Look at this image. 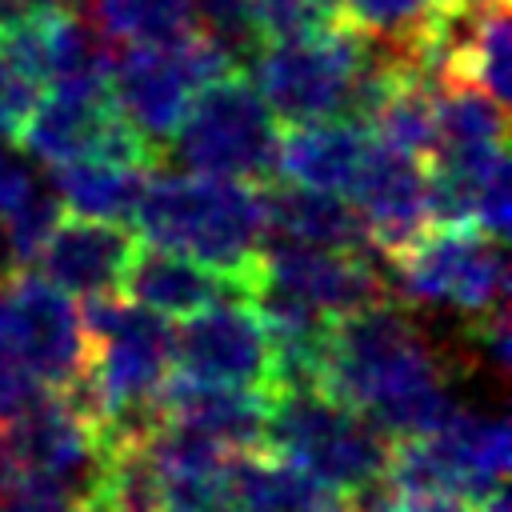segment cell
Instances as JSON below:
<instances>
[{
    "instance_id": "1",
    "label": "cell",
    "mask_w": 512,
    "mask_h": 512,
    "mask_svg": "<svg viewBox=\"0 0 512 512\" xmlns=\"http://www.w3.org/2000/svg\"><path fill=\"white\" fill-rule=\"evenodd\" d=\"M316 384L368 416L388 440L420 436L456 408L436 348L388 296L328 324Z\"/></svg>"
},
{
    "instance_id": "2",
    "label": "cell",
    "mask_w": 512,
    "mask_h": 512,
    "mask_svg": "<svg viewBox=\"0 0 512 512\" xmlns=\"http://www.w3.org/2000/svg\"><path fill=\"white\" fill-rule=\"evenodd\" d=\"M132 220L148 244L200 260L240 280L244 292L268 244V204L252 180L196 172L148 176Z\"/></svg>"
},
{
    "instance_id": "3",
    "label": "cell",
    "mask_w": 512,
    "mask_h": 512,
    "mask_svg": "<svg viewBox=\"0 0 512 512\" xmlns=\"http://www.w3.org/2000/svg\"><path fill=\"white\" fill-rule=\"evenodd\" d=\"M264 444H272L276 456L292 460L340 500L384 480L392 456V440L320 384L272 392Z\"/></svg>"
},
{
    "instance_id": "4",
    "label": "cell",
    "mask_w": 512,
    "mask_h": 512,
    "mask_svg": "<svg viewBox=\"0 0 512 512\" xmlns=\"http://www.w3.org/2000/svg\"><path fill=\"white\" fill-rule=\"evenodd\" d=\"M372 64V44L340 20L308 32L260 40L252 84L268 112L284 124L352 120L360 80Z\"/></svg>"
},
{
    "instance_id": "5",
    "label": "cell",
    "mask_w": 512,
    "mask_h": 512,
    "mask_svg": "<svg viewBox=\"0 0 512 512\" xmlns=\"http://www.w3.org/2000/svg\"><path fill=\"white\" fill-rule=\"evenodd\" d=\"M236 60L196 24L156 44H124L108 64V92L116 112L140 136V144L160 160L188 108V100Z\"/></svg>"
},
{
    "instance_id": "6",
    "label": "cell",
    "mask_w": 512,
    "mask_h": 512,
    "mask_svg": "<svg viewBox=\"0 0 512 512\" xmlns=\"http://www.w3.org/2000/svg\"><path fill=\"white\" fill-rule=\"evenodd\" d=\"M276 144H280V124L240 68L212 76L188 100L168 140V148L188 172L252 180V184L272 176Z\"/></svg>"
},
{
    "instance_id": "7",
    "label": "cell",
    "mask_w": 512,
    "mask_h": 512,
    "mask_svg": "<svg viewBox=\"0 0 512 512\" xmlns=\"http://www.w3.org/2000/svg\"><path fill=\"white\" fill-rule=\"evenodd\" d=\"M512 464V428L504 416L452 408L436 428L392 440L388 480L396 492H448L484 504L504 488Z\"/></svg>"
},
{
    "instance_id": "8",
    "label": "cell",
    "mask_w": 512,
    "mask_h": 512,
    "mask_svg": "<svg viewBox=\"0 0 512 512\" xmlns=\"http://www.w3.org/2000/svg\"><path fill=\"white\" fill-rule=\"evenodd\" d=\"M392 284L424 308H452L468 320L508 304V260L500 236L472 224L424 228L392 260Z\"/></svg>"
},
{
    "instance_id": "9",
    "label": "cell",
    "mask_w": 512,
    "mask_h": 512,
    "mask_svg": "<svg viewBox=\"0 0 512 512\" xmlns=\"http://www.w3.org/2000/svg\"><path fill=\"white\" fill-rule=\"evenodd\" d=\"M16 140L48 168L68 160H124L144 168L156 164V156L116 112L108 76L48 84V92L36 96L32 112L24 116Z\"/></svg>"
},
{
    "instance_id": "10",
    "label": "cell",
    "mask_w": 512,
    "mask_h": 512,
    "mask_svg": "<svg viewBox=\"0 0 512 512\" xmlns=\"http://www.w3.org/2000/svg\"><path fill=\"white\" fill-rule=\"evenodd\" d=\"M172 372L196 384L256 388L272 396L276 344L248 296L216 300L172 328Z\"/></svg>"
},
{
    "instance_id": "11",
    "label": "cell",
    "mask_w": 512,
    "mask_h": 512,
    "mask_svg": "<svg viewBox=\"0 0 512 512\" xmlns=\"http://www.w3.org/2000/svg\"><path fill=\"white\" fill-rule=\"evenodd\" d=\"M0 328L40 388L60 392L80 376L88 352L80 308L40 272L12 268L0 280Z\"/></svg>"
},
{
    "instance_id": "12",
    "label": "cell",
    "mask_w": 512,
    "mask_h": 512,
    "mask_svg": "<svg viewBox=\"0 0 512 512\" xmlns=\"http://www.w3.org/2000/svg\"><path fill=\"white\" fill-rule=\"evenodd\" d=\"M4 424H8L20 476H36L68 488L72 496L84 500V512H88L104 444H100V432L76 412V404L64 392H40Z\"/></svg>"
},
{
    "instance_id": "13",
    "label": "cell",
    "mask_w": 512,
    "mask_h": 512,
    "mask_svg": "<svg viewBox=\"0 0 512 512\" xmlns=\"http://www.w3.org/2000/svg\"><path fill=\"white\" fill-rule=\"evenodd\" d=\"M136 248L140 240L124 224L64 212L48 228L32 264L64 296H76V300L124 296V276L132 268Z\"/></svg>"
},
{
    "instance_id": "14",
    "label": "cell",
    "mask_w": 512,
    "mask_h": 512,
    "mask_svg": "<svg viewBox=\"0 0 512 512\" xmlns=\"http://www.w3.org/2000/svg\"><path fill=\"white\" fill-rule=\"evenodd\" d=\"M348 204L360 216L364 240L376 256H396L432 224L428 196V164L420 156H404L376 140L364 172L356 176Z\"/></svg>"
},
{
    "instance_id": "15",
    "label": "cell",
    "mask_w": 512,
    "mask_h": 512,
    "mask_svg": "<svg viewBox=\"0 0 512 512\" xmlns=\"http://www.w3.org/2000/svg\"><path fill=\"white\" fill-rule=\"evenodd\" d=\"M268 392L228 388V384H196L184 376H168L156 400V424L204 440L220 452H252L264 448L268 436Z\"/></svg>"
},
{
    "instance_id": "16",
    "label": "cell",
    "mask_w": 512,
    "mask_h": 512,
    "mask_svg": "<svg viewBox=\"0 0 512 512\" xmlns=\"http://www.w3.org/2000/svg\"><path fill=\"white\" fill-rule=\"evenodd\" d=\"M372 148H376V136L360 120L296 124L292 132H280L272 176H280L284 184L320 188L348 200Z\"/></svg>"
},
{
    "instance_id": "17",
    "label": "cell",
    "mask_w": 512,
    "mask_h": 512,
    "mask_svg": "<svg viewBox=\"0 0 512 512\" xmlns=\"http://www.w3.org/2000/svg\"><path fill=\"white\" fill-rule=\"evenodd\" d=\"M124 296L164 320H184L216 300L248 296V292L240 280H232L200 260H188L180 252L148 244V248H136V256H132V268L124 276Z\"/></svg>"
},
{
    "instance_id": "18",
    "label": "cell",
    "mask_w": 512,
    "mask_h": 512,
    "mask_svg": "<svg viewBox=\"0 0 512 512\" xmlns=\"http://www.w3.org/2000/svg\"><path fill=\"white\" fill-rule=\"evenodd\" d=\"M328 4H332V20L360 32L372 48L432 72V44L456 0H328Z\"/></svg>"
},
{
    "instance_id": "19",
    "label": "cell",
    "mask_w": 512,
    "mask_h": 512,
    "mask_svg": "<svg viewBox=\"0 0 512 512\" xmlns=\"http://www.w3.org/2000/svg\"><path fill=\"white\" fill-rule=\"evenodd\" d=\"M264 204H268V236L276 240L340 248V252H372L356 208L336 192L280 184V188H264Z\"/></svg>"
},
{
    "instance_id": "20",
    "label": "cell",
    "mask_w": 512,
    "mask_h": 512,
    "mask_svg": "<svg viewBox=\"0 0 512 512\" xmlns=\"http://www.w3.org/2000/svg\"><path fill=\"white\" fill-rule=\"evenodd\" d=\"M148 184L144 164L124 160H68L52 164V192L68 216H92V220H132L136 200Z\"/></svg>"
},
{
    "instance_id": "21",
    "label": "cell",
    "mask_w": 512,
    "mask_h": 512,
    "mask_svg": "<svg viewBox=\"0 0 512 512\" xmlns=\"http://www.w3.org/2000/svg\"><path fill=\"white\" fill-rule=\"evenodd\" d=\"M92 24L112 44H156L192 24V0H92Z\"/></svg>"
},
{
    "instance_id": "22",
    "label": "cell",
    "mask_w": 512,
    "mask_h": 512,
    "mask_svg": "<svg viewBox=\"0 0 512 512\" xmlns=\"http://www.w3.org/2000/svg\"><path fill=\"white\" fill-rule=\"evenodd\" d=\"M192 24L208 32L232 60L248 48H256L252 28V4L248 0H192Z\"/></svg>"
},
{
    "instance_id": "23",
    "label": "cell",
    "mask_w": 512,
    "mask_h": 512,
    "mask_svg": "<svg viewBox=\"0 0 512 512\" xmlns=\"http://www.w3.org/2000/svg\"><path fill=\"white\" fill-rule=\"evenodd\" d=\"M248 4H252L256 44L276 40V36H292V32H308V28H320L332 20L328 0H248Z\"/></svg>"
},
{
    "instance_id": "24",
    "label": "cell",
    "mask_w": 512,
    "mask_h": 512,
    "mask_svg": "<svg viewBox=\"0 0 512 512\" xmlns=\"http://www.w3.org/2000/svg\"><path fill=\"white\" fill-rule=\"evenodd\" d=\"M40 88L0 52V136H16L24 116L32 112Z\"/></svg>"
},
{
    "instance_id": "25",
    "label": "cell",
    "mask_w": 512,
    "mask_h": 512,
    "mask_svg": "<svg viewBox=\"0 0 512 512\" xmlns=\"http://www.w3.org/2000/svg\"><path fill=\"white\" fill-rule=\"evenodd\" d=\"M40 392H48V388H40V384L28 376V368L20 364L16 348L8 344V336H4V328H0V420L16 416V412H20L32 396H40Z\"/></svg>"
},
{
    "instance_id": "26",
    "label": "cell",
    "mask_w": 512,
    "mask_h": 512,
    "mask_svg": "<svg viewBox=\"0 0 512 512\" xmlns=\"http://www.w3.org/2000/svg\"><path fill=\"white\" fill-rule=\"evenodd\" d=\"M396 512H480V504H468L448 492H400Z\"/></svg>"
},
{
    "instance_id": "27",
    "label": "cell",
    "mask_w": 512,
    "mask_h": 512,
    "mask_svg": "<svg viewBox=\"0 0 512 512\" xmlns=\"http://www.w3.org/2000/svg\"><path fill=\"white\" fill-rule=\"evenodd\" d=\"M80 0H0V24L12 20H28L40 12H56V8H76Z\"/></svg>"
},
{
    "instance_id": "28",
    "label": "cell",
    "mask_w": 512,
    "mask_h": 512,
    "mask_svg": "<svg viewBox=\"0 0 512 512\" xmlns=\"http://www.w3.org/2000/svg\"><path fill=\"white\" fill-rule=\"evenodd\" d=\"M16 476H20V468H16V452H12V440H8V424L0 420V492L12 488Z\"/></svg>"
},
{
    "instance_id": "29",
    "label": "cell",
    "mask_w": 512,
    "mask_h": 512,
    "mask_svg": "<svg viewBox=\"0 0 512 512\" xmlns=\"http://www.w3.org/2000/svg\"><path fill=\"white\" fill-rule=\"evenodd\" d=\"M480 512H508V496H504V488H500L496 496H488V500L480 504Z\"/></svg>"
},
{
    "instance_id": "30",
    "label": "cell",
    "mask_w": 512,
    "mask_h": 512,
    "mask_svg": "<svg viewBox=\"0 0 512 512\" xmlns=\"http://www.w3.org/2000/svg\"><path fill=\"white\" fill-rule=\"evenodd\" d=\"M344 512H348V508H344Z\"/></svg>"
}]
</instances>
